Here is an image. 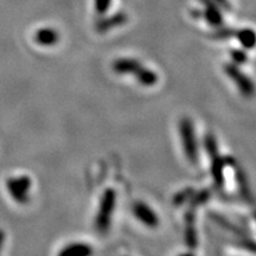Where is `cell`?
Masks as SVG:
<instances>
[{
    "mask_svg": "<svg viewBox=\"0 0 256 256\" xmlns=\"http://www.w3.org/2000/svg\"><path fill=\"white\" fill-rule=\"evenodd\" d=\"M112 69L119 75H133L144 87H153L158 82V75L152 69L146 68L144 64L134 58H119L114 60Z\"/></svg>",
    "mask_w": 256,
    "mask_h": 256,
    "instance_id": "6da1fadb",
    "label": "cell"
},
{
    "mask_svg": "<svg viewBox=\"0 0 256 256\" xmlns=\"http://www.w3.org/2000/svg\"><path fill=\"white\" fill-rule=\"evenodd\" d=\"M116 206V192L113 188H107L102 194L98 210L95 217V229L100 234H107L110 228L112 218Z\"/></svg>",
    "mask_w": 256,
    "mask_h": 256,
    "instance_id": "7a4b0ae2",
    "label": "cell"
},
{
    "mask_svg": "<svg viewBox=\"0 0 256 256\" xmlns=\"http://www.w3.org/2000/svg\"><path fill=\"white\" fill-rule=\"evenodd\" d=\"M178 130L179 136L182 138V145H183L185 156L190 164L196 165L198 162V146L192 120L186 116L179 120Z\"/></svg>",
    "mask_w": 256,
    "mask_h": 256,
    "instance_id": "3957f363",
    "label": "cell"
},
{
    "mask_svg": "<svg viewBox=\"0 0 256 256\" xmlns=\"http://www.w3.org/2000/svg\"><path fill=\"white\" fill-rule=\"evenodd\" d=\"M204 145H206L208 154H209L211 158V174H212L214 183H215L216 188H222L224 183L223 170L224 166L226 165V159L222 158V156H220L216 139L211 133L206 136Z\"/></svg>",
    "mask_w": 256,
    "mask_h": 256,
    "instance_id": "277c9868",
    "label": "cell"
},
{
    "mask_svg": "<svg viewBox=\"0 0 256 256\" xmlns=\"http://www.w3.org/2000/svg\"><path fill=\"white\" fill-rule=\"evenodd\" d=\"M31 186L32 182L28 176L11 177L6 182V188H8L10 196L18 204H26L30 200Z\"/></svg>",
    "mask_w": 256,
    "mask_h": 256,
    "instance_id": "5b68a950",
    "label": "cell"
},
{
    "mask_svg": "<svg viewBox=\"0 0 256 256\" xmlns=\"http://www.w3.org/2000/svg\"><path fill=\"white\" fill-rule=\"evenodd\" d=\"M224 72H226L228 78L235 83L236 87L238 88L240 92L246 98H252L255 94V86L250 78L240 70L238 66L236 64H226L224 66Z\"/></svg>",
    "mask_w": 256,
    "mask_h": 256,
    "instance_id": "8992f818",
    "label": "cell"
},
{
    "mask_svg": "<svg viewBox=\"0 0 256 256\" xmlns=\"http://www.w3.org/2000/svg\"><path fill=\"white\" fill-rule=\"evenodd\" d=\"M132 212L139 222L148 228H156L159 226V217L156 212L144 202H136L132 206Z\"/></svg>",
    "mask_w": 256,
    "mask_h": 256,
    "instance_id": "52a82bcc",
    "label": "cell"
},
{
    "mask_svg": "<svg viewBox=\"0 0 256 256\" xmlns=\"http://www.w3.org/2000/svg\"><path fill=\"white\" fill-rule=\"evenodd\" d=\"M204 6L203 16L211 26H220L223 23V16L218 6L212 0H200Z\"/></svg>",
    "mask_w": 256,
    "mask_h": 256,
    "instance_id": "ba28073f",
    "label": "cell"
},
{
    "mask_svg": "<svg viewBox=\"0 0 256 256\" xmlns=\"http://www.w3.org/2000/svg\"><path fill=\"white\" fill-rule=\"evenodd\" d=\"M127 22V14H115L110 17L102 18L100 20H98L96 23V31L100 32V34H104L113 28L121 26Z\"/></svg>",
    "mask_w": 256,
    "mask_h": 256,
    "instance_id": "9c48e42d",
    "label": "cell"
},
{
    "mask_svg": "<svg viewBox=\"0 0 256 256\" xmlns=\"http://www.w3.org/2000/svg\"><path fill=\"white\" fill-rule=\"evenodd\" d=\"M92 246L84 242H74L66 246L57 256H92Z\"/></svg>",
    "mask_w": 256,
    "mask_h": 256,
    "instance_id": "30bf717a",
    "label": "cell"
},
{
    "mask_svg": "<svg viewBox=\"0 0 256 256\" xmlns=\"http://www.w3.org/2000/svg\"><path fill=\"white\" fill-rule=\"evenodd\" d=\"M60 40V34L52 28H43L34 34V42L42 46H55Z\"/></svg>",
    "mask_w": 256,
    "mask_h": 256,
    "instance_id": "8fae6325",
    "label": "cell"
},
{
    "mask_svg": "<svg viewBox=\"0 0 256 256\" xmlns=\"http://www.w3.org/2000/svg\"><path fill=\"white\" fill-rule=\"evenodd\" d=\"M186 224H185V242L190 248H196L198 238H197V230L194 226V211H188L186 214Z\"/></svg>",
    "mask_w": 256,
    "mask_h": 256,
    "instance_id": "7c38bea8",
    "label": "cell"
},
{
    "mask_svg": "<svg viewBox=\"0 0 256 256\" xmlns=\"http://www.w3.org/2000/svg\"><path fill=\"white\" fill-rule=\"evenodd\" d=\"M235 37L246 50H252L256 46V32L250 28H243L235 31Z\"/></svg>",
    "mask_w": 256,
    "mask_h": 256,
    "instance_id": "4fadbf2b",
    "label": "cell"
},
{
    "mask_svg": "<svg viewBox=\"0 0 256 256\" xmlns=\"http://www.w3.org/2000/svg\"><path fill=\"white\" fill-rule=\"evenodd\" d=\"M209 198H210V192L208 190H202L198 192V194H194H194H192V197L190 198V202L192 206H197L206 203V202L209 200Z\"/></svg>",
    "mask_w": 256,
    "mask_h": 256,
    "instance_id": "5bb4252c",
    "label": "cell"
},
{
    "mask_svg": "<svg viewBox=\"0 0 256 256\" xmlns=\"http://www.w3.org/2000/svg\"><path fill=\"white\" fill-rule=\"evenodd\" d=\"M230 55H232L234 64H236V66L246 63L248 60L247 55H246L244 51L242 50H232L230 51Z\"/></svg>",
    "mask_w": 256,
    "mask_h": 256,
    "instance_id": "9a60e30c",
    "label": "cell"
},
{
    "mask_svg": "<svg viewBox=\"0 0 256 256\" xmlns=\"http://www.w3.org/2000/svg\"><path fill=\"white\" fill-rule=\"evenodd\" d=\"M112 0H94L95 10L98 14H106L110 10Z\"/></svg>",
    "mask_w": 256,
    "mask_h": 256,
    "instance_id": "2e32d148",
    "label": "cell"
},
{
    "mask_svg": "<svg viewBox=\"0 0 256 256\" xmlns=\"http://www.w3.org/2000/svg\"><path fill=\"white\" fill-rule=\"evenodd\" d=\"M192 194H194V191H192L191 188H186V190L180 191L177 196L174 197V203L176 204H183L186 200H190Z\"/></svg>",
    "mask_w": 256,
    "mask_h": 256,
    "instance_id": "e0dca14e",
    "label": "cell"
},
{
    "mask_svg": "<svg viewBox=\"0 0 256 256\" xmlns=\"http://www.w3.org/2000/svg\"><path fill=\"white\" fill-rule=\"evenodd\" d=\"M232 36H235V30H232V28H218V30H216L215 34H214V37L216 38V40H226V38H230Z\"/></svg>",
    "mask_w": 256,
    "mask_h": 256,
    "instance_id": "ac0fdd59",
    "label": "cell"
},
{
    "mask_svg": "<svg viewBox=\"0 0 256 256\" xmlns=\"http://www.w3.org/2000/svg\"><path fill=\"white\" fill-rule=\"evenodd\" d=\"M212 2H215L217 5H220V8H226V10H229L230 8V5L228 2V0H212Z\"/></svg>",
    "mask_w": 256,
    "mask_h": 256,
    "instance_id": "d6986e66",
    "label": "cell"
},
{
    "mask_svg": "<svg viewBox=\"0 0 256 256\" xmlns=\"http://www.w3.org/2000/svg\"><path fill=\"white\" fill-rule=\"evenodd\" d=\"M5 243V232L2 230H0V252L2 250V247H4Z\"/></svg>",
    "mask_w": 256,
    "mask_h": 256,
    "instance_id": "ffe728a7",
    "label": "cell"
},
{
    "mask_svg": "<svg viewBox=\"0 0 256 256\" xmlns=\"http://www.w3.org/2000/svg\"><path fill=\"white\" fill-rule=\"evenodd\" d=\"M179 256H194V252H184V254H180Z\"/></svg>",
    "mask_w": 256,
    "mask_h": 256,
    "instance_id": "44dd1931",
    "label": "cell"
}]
</instances>
